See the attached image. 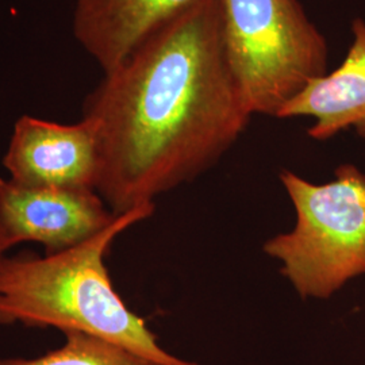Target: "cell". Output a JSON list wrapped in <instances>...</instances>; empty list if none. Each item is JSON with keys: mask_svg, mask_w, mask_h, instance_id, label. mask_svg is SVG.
<instances>
[{"mask_svg": "<svg viewBox=\"0 0 365 365\" xmlns=\"http://www.w3.org/2000/svg\"><path fill=\"white\" fill-rule=\"evenodd\" d=\"M73 36L106 71L119 66L196 0H75Z\"/></svg>", "mask_w": 365, "mask_h": 365, "instance_id": "52a82bcc", "label": "cell"}, {"mask_svg": "<svg viewBox=\"0 0 365 365\" xmlns=\"http://www.w3.org/2000/svg\"><path fill=\"white\" fill-rule=\"evenodd\" d=\"M280 182L297 212L292 230L269 238L262 250L302 299H329L365 274V173L342 164L325 184L282 170Z\"/></svg>", "mask_w": 365, "mask_h": 365, "instance_id": "3957f363", "label": "cell"}, {"mask_svg": "<svg viewBox=\"0 0 365 365\" xmlns=\"http://www.w3.org/2000/svg\"><path fill=\"white\" fill-rule=\"evenodd\" d=\"M66 342L39 357H0V365H160L114 342L66 331Z\"/></svg>", "mask_w": 365, "mask_h": 365, "instance_id": "9c48e42d", "label": "cell"}, {"mask_svg": "<svg viewBox=\"0 0 365 365\" xmlns=\"http://www.w3.org/2000/svg\"><path fill=\"white\" fill-rule=\"evenodd\" d=\"M11 248H14L11 240L0 229V267H1L4 259L7 257V252Z\"/></svg>", "mask_w": 365, "mask_h": 365, "instance_id": "30bf717a", "label": "cell"}, {"mask_svg": "<svg viewBox=\"0 0 365 365\" xmlns=\"http://www.w3.org/2000/svg\"><path fill=\"white\" fill-rule=\"evenodd\" d=\"M118 214L92 190L34 187L0 178V229L15 245L36 242L45 255L78 247Z\"/></svg>", "mask_w": 365, "mask_h": 365, "instance_id": "5b68a950", "label": "cell"}, {"mask_svg": "<svg viewBox=\"0 0 365 365\" xmlns=\"http://www.w3.org/2000/svg\"><path fill=\"white\" fill-rule=\"evenodd\" d=\"M253 117L230 66L218 0L192 6L131 53L84 101L95 125L96 192L114 214L214 167Z\"/></svg>", "mask_w": 365, "mask_h": 365, "instance_id": "6da1fadb", "label": "cell"}, {"mask_svg": "<svg viewBox=\"0 0 365 365\" xmlns=\"http://www.w3.org/2000/svg\"><path fill=\"white\" fill-rule=\"evenodd\" d=\"M226 53L252 114L279 117L313 78L329 48L299 0H218Z\"/></svg>", "mask_w": 365, "mask_h": 365, "instance_id": "277c9868", "label": "cell"}, {"mask_svg": "<svg viewBox=\"0 0 365 365\" xmlns=\"http://www.w3.org/2000/svg\"><path fill=\"white\" fill-rule=\"evenodd\" d=\"M3 167L11 180L25 185L96 191L98 131L87 118L64 125L22 115L14 125Z\"/></svg>", "mask_w": 365, "mask_h": 365, "instance_id": "8992f818", "label": "cell"}, {"mask_svg": "<svg viewBox=\"0 0 365 365\" xmlns=\"http://www.w3.org/2000/svg\"><path fill=\"white\" fill-rule=\"evenodd\" d=\"M353 41L341 66L315 78L282 108L279 117L313 118L307 134L327 141L341 131L365 138V21L352 22Z\"/></svg>", "mask_w": 365, "mask_h": 365, "instance_id": "ba28073f", "label": "cell"}, {"mask_svg": "<svg viewBox=\"0 0 365 365\" xmlns=\"http://www.w3.org/2000/svg\"><path fill=\"white\" fill-rule=\"evenodd\" d=\"M155 203L118 214L78 247L54 255H18L0 267V324L56 327L106 339L160 365H199L167 352L119 297L105 259L118 235L150 218Z\"/></svg>", "mask_w": 365, "mask_h": 365, "instance_id": "7a4b0ae2", "label": "cell"}]
</instances>
